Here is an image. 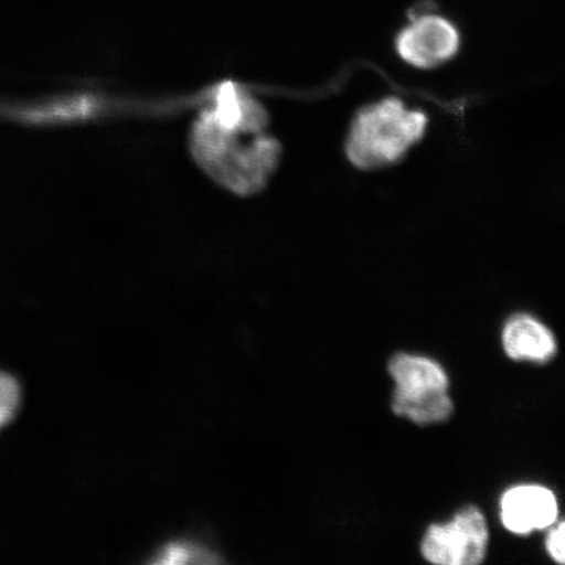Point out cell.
Masks as SVG:
<instances>
[{
	"instance_id": "cell-1",
	"label": "cell",
	"mask_w": 565,
	"mask_h": 565,
	"mask_svg": "<svg viewBox=\"0 0 565 565\" xmlns=\"http://www.w3.org/2000/svg\"><path fill=\"white\" fill-rule=\"evenodd\" d=\"M427 122L420 110L407 109L399 98H385L358 113L345 141V153L353 166L364 171L397 164L423 138Z\"/></svg>"
},
{
	"instance_id": "cell-2",
	"label": "cell",
	"mask_w": 565,
	"mask_h": 565,
	"mask_svg": "<svg viewBox=\"0 0 565 565\" xmlns=\"http://www.w3.org/2000/svg\"><path fill=\"white\" fill-rule=\"evenodd\" d=\"M490 529L479 508L468 505L455 518L430 525L420 543V553L437 565H479L489 554Z\"/></svg>"
},
{
	"instance_id": "cell-3",
	"label": "cell",
	"mask_w": 565,
	"mask_h": 565,
	"mask_svg": "<svg viewBox=\"0 0 565 565\" xmlns=\"http://www.w3.org/2000/svg\"><path fill=\"white\" fill-rule=\"evenodd\" d=\"M461 39L449 20L422 15L402 30L397 52L409 66L433 70L449 62L459 51Z\"/></svg>"
},
{
	"instance_id": "cell-4",
	"label": "cell",
	"mask_w": 565,
	"mask_h": 565,
	"mask_svg": "<svg viewBox=\"0 0 565 565\" xmlns=\"http://www.w3.org/2000/svg\"><path fill=\"white\" fill-rule=\"evenodd\" d=\"M501 524L513 534L527 535L548 529L559 519L556 494L541 484H520L500 498Z\"/></svg>"
},
{
	"instance_id": "cell-5",
	"label": "cell",
	"mask_w": 565,
	"mask_h": 565,
	"mask_svg": "<svg viewBox=\"0 0 565 565\" xmlns=\"http://www.w3.org/2000/svg\"><path fill=\"white\" fill-rule=\"evenodd\" d=\"M501 342L513 362L547 364L556 356V337L545 323L527 313H518L504 323Z\"/></svg>"
},
{
	"instance_id": "cell-6",
	"label": "cell",
	"mask_w": 565,
	"mask_h": 565,
	"mask_svg": "<svg viewBox=\"0 0 565 565\" xmlns=\"http://www.w3.org/2000/svg\"><path fill=\"white\" fill-rule=\"evenodd\" d=\"M387 372L394 381V393L405 397H419L434 393L449 392L450 380L447 371L436 360L398 352L388 360Z\"/></svg>"
},
{
	"instance_id": "cell-7",
	"label": "cell",
	"mask_w": 565,
	"mask_h": 565,
	"mask_svg": "<svg viewBox=\"0 0 565 565\" xmlns=\"http://www.w3.org/2000/svg\"><path fill=\"white\" fill-rule=\"evenodd\" d=\"M392 409L399 418H405L418 426H430V424L449 420L455 413V402L449 392L419 395V397L393 394Z\"/></svg>"
},
{
	"instance_id": "cell-8",
	"label": "cell",
	"mask_w": 565,
	"mask_h": 565,
	"mask_svg": "<svg viewBox=\"0 0 565 565\" xmlns=\"http://www.w3.org/2000/svg\"><path fill=\"white\" fill-rule=\"evenodd\" d=\"M21 405V387L11 374L0 372V429L10 424Z\"/></svg>"
},
{
	"instance_id": "cell-9",
	"label": "cell",
	"mask_w": 565,
	"mask_h": 565,
	"mask_svg": "<svg viewBox=\"0 0 565 565\" xmlns=\"http://www.w3.org/2000/svg\"><path fill=\"white\" fill-rule=\"evenodd\" d=\"M162 557V562L169 563H180V562H209V551L203 548H198L193 545H171L166 547L164 551L160 554Z\"/></svg>"
},
{
	"instance_id": "cell-10",
	"label": "cell",
	"mask_w": 565,
	"mask_h": 565,
	"mask_svg": "<svg viewBox=\"0 0 565 565\" xmlns=\"http://www.w3.org/2000/svg\"><path fill=\"white\" fill-rule=\"evenodd\" d=\"M556 524L548 527L545 545L551 559L563 565L565 524L564 521L556 522Z\"/></svg>"
}]
</instances>
